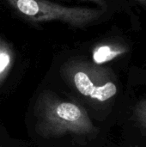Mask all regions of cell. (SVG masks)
I'll return each instance as SVG.
<instances>
[{
    "instance_id": "obj_8",
    "label": "cell",
    "mask_w": 146,
    "mask_h": 147,
    "mask_svg": "<svg viewBox=\"0 0 146 147\" xmlns=\"http://www.w3.org/2000/svg\"><path fill=\"white\" fill-rule=\"evenodd\" d=\"M143 8H145L146 9V0H136Z\"/></svg>"
},
{
    "instance_id": "obj_3",
    "label": "cell",
    "mask_w": 146,
    "mask_h": 147,
    "mask_svg": "<svg viewBox=\"0 0 146 147\" xmlns=\"http://www.w3.org/2000/svg\"><path fill=\"white\" fill-rule=\"evenodd\" d=\"M128 52V47L121 42H107L98 45L93 51L95 63L101 65L111 61Z\"/></svg>"
},
{
    "instance_id": "obj_2",
    "label": "cell",
    "mask_w": 146,
    "mask_h": 147,
    "mask_svg": "<svg viewBox=\"0 0 146 147\" xmlns=\"http://www.w3.org/2000/svg\"><path fill=\"white\" fill-rule=\"evenodd\" d=\"M96 71H95V75ZM95 75H89L85 71H78L74 75V83L77 90L86 96L100 102L112 98L117 93V86L114 81L108 83H95Z\"/></svg>"
},
{
    "instance_id": "obj_5",
    "label": "cell",
    "mask_w": 146,
    "mask_h": 147,
    "mask_svg": "<svg viewBox=\"0 0 146 147\" xmlns=\"http://www.w3.org/2000/svg\"><path fill=\"white\" fill-rule=\"evenodd\" d=\"M11 61V53L8 44L0 38V74L4 72Z\"/></svg>"
},
{
    "instance_id": "obj_6",
    "label": "cell",
    "mask_w": 146,
    "mask_h": 147,
    "mask_svg": "<svg viewBox=\"0 0 146 147\" xmlns=\"http://www.w3.org/2000/svg\"><path fill=\"white\" fill-rule=\"evenodd\" d=\"M133 115L138 125L146 133V99L136 104Z\"/></svg>"
},
{
    "instance_id": "obj_7",
    "label": "cell",
    "mask_w": 146,
    "mask_h": 147,
    "mask_svg": "<svg viewBox=\"0 0 146 147\" xmlns=\"http://www.w3.org/2000/svg\"><path fill=\"white\" fill-rule=\"evenodd\" d=\"M86 1H90V2H93V3L98 4L100 7H102V9H104V8L107 7V2H106V0H86Z\"/></svg>"
},
{
    "instance_id": "obj_4",
    "label": "cell",
    "mask_w": 146,
    "mask_h": 147,
    "mask_svg": "<svg viewBox=\"0 0 146 147\" xmlns=\"http://www.w3.org/2000/svg\"><path fill=\"white\" fill-rule=\"evenodd\" d=\"M56 114L60 119L71 122H75L81 117V111L78 107L68 102L59 105L56 109Z\"/></svg>"
},
{
    "instance_id": "obj_1",
    "label": "cell",
    "mask_w": 146,
    "mask_h": 147,
    "mask_svg": "<svg viewBox=\"0 0 146 147\" xmlns=\"http://www.w3.org/2000/svg\"><path fill=\"white\" fill-rule=\"evenodd\" d=\"M16 16L32 23L59 22L75 28L96 23L106 13L102 9L67 7L47 0H4Z\"/></svg>"
}]
</instances>
